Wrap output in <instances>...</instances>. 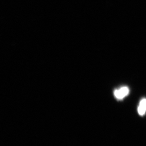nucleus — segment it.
I'll return each instance as SVG.
<instances>
[{
    "label": "nucleus",
    "mask_w": 146,
    "mask_h": 146,
    "mask_svg": "<svg viewBox=\"0 0 146 146\" xmlns=\"http://www.w3.org/2000/svg\"><path fill=\"white\" fill-rule=\"evenodd\" d=\"M129 93V89L126 87H122L118 89H116L114 92L115 98L117 100H122L127 96Z\"/></svg>",
    "instance_id": "obj_1"
},
{
    "label": "nucleus",
    "mask_w": 146,
    "mask_h": 146,
    "mask_svg": "<svg viewBox=\"0 0 146 146\" xmlns=\"http://www.w3.org/2000/svg\"><path fill=\"white\" fill-rule=\"evenodd\" d=\"M137 111L139 115L141 116L145 114L146 112V99L141 100L138 107Z\"/></svg>",
    "instance_id": "obj_2"
}]
</instances>
